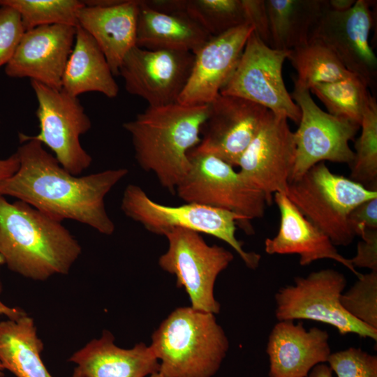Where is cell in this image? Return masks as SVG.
<instances>
[{
  "label": "cell",
  "mask_w": 377,
  "mask_h": 377,
  "mask_svg": "<svg viewBox=\"0 0 377 377\" xmlns=\"http://www.w3.org/2000/svg\"><path fill=\"white\" fill-rule=\"evenodd\" d=\"M253 31V27L246 24L206 41L193 54V68L177 103L209 104L232 75Z\"/></svg>",
  "instance_id": "cell-17"
},
{
  "label": "cell",
  "mask_w": 377,
  "mask_h": 377,
  "mask_svg": "<svg viewBox=\"0 0 377 377\" xmlns=\"http://www.w3.org/2000/svg\"><path fill=\"white\" fill-rule=\"evenodd\" d=\"M209 105L202 138L195 149L237 166L269 110L242 98L221 94Z\"/></svg>",
  "instance_id": "cell-16"
},
{
  "label": "cell",
  "mask_w": 377,
  "mask_h": 377,
  "mask_svg": "<svg viewBox=\"0 0 377 377\" xmlns=\"http://www.w3.org/2000/svg\"><path fill=\"white\" fill-rule=\"evenodd\" d=\"M348 223L355 236L365 230H377V198L353 209L348 216Z\"/></svg>",
  "instance_id": "cell-37"
},
{
  "label": "cell",
  "mask_w": 377,
  "mask_h": 377,
  "mask_svg": "<svg viewBox=\"0 0 377 377\" xmlns=\"http://www.w3.org/2000/svg\"><path fill=\"white\" fill-rule=\"evenodd\" d=\"M291 96L300 110L301 117L297 131L293 132L296 153L290 182L326 161L350 165L354 151L349 142L354 139L360 126L321 110L308 89L294 87Z\"/></svg>",
  "instance_id": "cell-12"
},
{
  "label": "cell",
  "mask_w": 377,
  "mask_h": 377,
  "mask_svg": "<svg viewBox=\"0 0 377 377\" xmlns=\"http://www.w3.org/2000/svg\"><path fill=\"white\" fill-rule=\"evenodd\" d=\"M247 22L258 38L270 47L269 19L265 0H242Z\"/></svg>",
  "instance_id": "cell-36"
},
{
  "label": "cell",
  "mask_w": 377,
  "mask_h": 377,
  "mask_svg": "<svg viewBox=\"0 0 377 377\" xmlns=\"http://www.w3.org/2000/svg\"><path fill=\"white\" fill-rule=\"evenodd\" d=\"M20 144L16 151L19 169L0 182V195L15 198L61 222L72 219L103 235L114 232L105 198L127 175L128 169L73 175L40 142L27 140Z\"/></svg>",
  "instance_id": "cell-1"
},
{
  "label": "cell",
  "mask_w": 377,
  "mask_h": 377,
  "mask_svg": "<svg viewBox=\"0 0 377 377\" xmlns=\"http://www.w3.org/2000/svg\"><path fill=\"white\" fill-rule=\"evenodd\" d=\"M294 134L288 119L269 110L237 166L244 182L272 205L276 193L286 194L295 161Z\"/></svg>",
  "instance_id": "cell-13"
},
{
  "label": "cell",
  "mask_w": 377,
  "mask_h": 377,
  "mask_svg": "<svg viewBox=\"0 0 377 377\" xmlns=\"http://www.w3.org/2000/svg\"><path fill=\"white\" fill-rule=\"evenodd\" d=\"M346 284L341 272L330 268L295 277L293 284L281 288L274 295L276 318L279 321H318L333 326L341 335L353 333L376 341L377 330L354 318L342 307L340 297Z\"/></svg>",
  "instance_id": "cell-7"
},
{
  "label": "cell",
  "mask_w": 377,
  "mask_h": 377,
  "mask_svg": "<svg viewBox=\"0 0 377 377\" xmlns=\"http://www.w3.org/2000/svg\"><path fill=\"white\" fill-rule=\"evenodd\" d=\"M72 377H83L81 374L75 368Z\"/></svg>",
  "instance_id": "cell-44"
},
{
  "label": "cell",
  "mask_w": 377,
  "mask_h": 377,
  "mask_svg": "<svg viewBox=\"0 0 377 377\" xmlns=\"http://www.w3.org/2000/svg\"><path fill=\"white\" fill-rule=\"evenodd\" d=\"M287 59L297 72L294 87L310 90L316 84L334 82L352 73L326 45L316 38L289 50Z\"/></svg>",
  "instance_id": "cell-27"
},
{
  "label": "cell",
  "mask_w": 377,
  "mask_h": 377,
  "mask_svg": "<svg viewBox=\"0 0 377 377\" xmlns=\"http://www.w3.org/2000/svg\"><path fill=\"white\" fill-rule=\"evenodd\" d=\"M2 291V285L0 281V295ZM27 314L22 309L18 307H10L5 304L0 299V315L8 317V319H17Z\"/></svg>",
  "instance_id": "cell-40"
},
{
  "label": "cell",
  "mask_w": 377,
  "mask_h": 377,
  "mask_svg": "<svg viewBox=\"0 0 377 377\" xmlns=\"http://www.w3.org/2000/svg\"><path fill=\"white\" fill-rule=\"evenodd\" d=\"M149 377H166L159 371L155 372L149 376Z\"/></svg>",
  "instance_id": "cell-43"
},
{
  "label": "cell",
  "mask_w": 377,
  "mask_h": 377,
  "mask_svg": "<svg viewBox=\"0 0 377 377\" xmlns=\"http://www.w3.org/2000/svg\"><path fill=\"white\" fill-rule=\"evenodd\" d=\"M273 200L280 212V224L277 234L265 242L267 253L297 254L302 266L321 259H331L345 266L357 278L362 275L350 259L338 252L329 237L309 221L286 194L276 193Z\"/></svg>",
  "instance_id": "cell-20"
},
{
  "label": "cell",
  "mask_w": 377,
  "mask_h": 377,
  "mask_svg": "<svg viewBox=\"0 0 377 377\" xmlns=\"http://www.w3.org/2000/svg\"><path fill=\"white\" fill-rule=\"evenodd\" d=\"M61 89L77 97L87 92H99L117 97L119 87L106 58L94 39L82 27H76L74 45L66 63Z\"/></svg>",
  "instance_id": "cell-24"
},
{
  "label": "cell",
  "mask_w": 377,
  "mask_h": 377,
  "mask_svg": "<svg viewBox=\"0 0 377 377\" xmlns=\"http://www.w3.org/2000/svg\"><path fill=\"white\" fill-rule=\"evenodd\" d=\"M326 6L330 10L343 12L351 8L356 0H325Z\"/></svg>",
  "instance_id": "cell-41"
},
{
  "label": "cell",
  "mask_w": 377,
  "mask_h": 377,
  "mask_svg": "<svg viewBox=\"0 0 377 377\" xmlns=\"http://www.w3.org/2000/svg\"><path fill=\"white\" fill-rule=\"evenodd\" d=\"M372 1L356 0L353 6L337 12L325 6L311 36L326 45L343 66L369 87L376 85L377 58L370 45Z\"/></svg>",
  "instance_id": "cell-15"
},
{
  "label": "cell",
  "mask_w": 377,
  "mask_h": 377,
  "mask_svg": "<svg viewBox=\"0 0 377 377\" xmlns=\"http://www.w3.org/2000/svg\"><path fill=\"white\" fill-rule=\"evenodd\" d=\"M0 252L11 271L35 281L69 273L82 253L64 226L21 200L0 195Z\"/></svg>",
  "instance_id": "cell-2"
},
{
  "label": "cell",
  "mask_w": 377,
  "mask_h": 377,
  "mask_svg": "<svg viewBox=\"0 0 377 377\" xmlns=\"http://www.w3.org/2000/svg\"><path fill=\"white\" fill-rule=\"evenodd\" d=\"M43 343L27 314L0 322V363L16 377H52L42 359Z\"/></svg>",
  "instance_id": "cell-25"
},
{
  "label": "cell",
  "mask_w": 377,
  "mask_h": 377,
  "mask_svg": "<svg viewBox=\"0 0 377 377\" xmlns=\"http://www.w3.org/2000/svg\"><path fill=\"white\" fill-rule=\"evenodd\" d=\"M138 8L139 0H120L106 6L84 4L79 10L78 26L96 42L114 76L135 45Z\"/></svg>",
  "instance_id": "cell-21"
},
{
  "label": "cell",
  "mask_w": 377,
  "mask_h": 377,
  "mask_svg": "<svg viewBox=\"0 0 377 377\" xmlns=\"http://www.w3.org/2000/svg\"><path fill=\"white\" fill-rule=\"evenodd\" d=\"M300 212L334 246H348L355 237L348 216L360 204L377 198L370 189L319 163L289 182L286 194Z\"/></svg>",
  "instance_id": "cell-5"
},
{
  "label": "cell",
  "mask_w": 377,
  "mask_h": 377,
  "mask_svg": "<svg viewBox=\"0 0 377 377\" xmlns=\"http://www.w3.org/2000/svg\"><path fill=\"white\" fill-rule=\"evenodd\" d=\"M269 377H307L317 364L327 362L329 334L318 327L307 330L302 323L279 321L267 341Z\"/></svg>",
  "instance_id": "cell-19"
},
{
  "label": "cell",
  "mask_w": 377,
  "mask_h": 377,
  "mask_svg": "<svg viewBox=\"0 0 377 377\" xmlns=\"http://www.w3.org/2000/svg\"><path fill=\"white\" fill-rule=\"evenodd\" d=\"M0 5L17 10L27 31L51 24L77 27L78 13L84 3L79 0H0Z\"/></svg>",
  "instance_id": "cell-29"
},
{
  "label": "cell",
  "mask_w": 377,
  "mask_h": 377,
  "mask_svg": "<svg viewBox=\"0 0 377 377\" xmlns=\"http://www.w3.org/2000/svg\"><path fill=\"white\" fill-rule=\"evenodd\" d=\"M19 167L20 161L16 152L6 158H0V182L13 175Z\"/></svg>",
  "instance_id": "cell-39"
},
{
  "label": "cell",
  "mask_w": 377,
  "mask_h": 377,
  "mask_svg": "<svg viewBox=\"0 0 377 377\" xmlns=\"http://www.w3.org/2000/svg\"><path fill=\"white\" fill-rule=\"evenodd\" d=\"M209 110V104L188 106L177 102L149 106L123 124L140 168L153 173L172 193L189 170L188 153L200 142Z\"/></svg>",
  "instance_id": "cell-3"
},
{
  "label": "cell",
  "mask_w": 377,
  "mask_h": 377,
  "mask_svg": "<svg viewBox=\"0 0 377 377\" xmlns=\"http://www.w3.org/2000/svg\"><path fill=\"white\" fill-rule=\"evenodd\" d=\"M359 236L362 240L357 245L355 256L350 259V263L355 269L377 272V230H365Z\"/></svg>",
  "instance_id": "cell-35"
},
{
  "label": "cell",
  "mask_w": 377,
  "mask_h": 377,
  "mask_svg": "<svg viewBox=\"0 0 377 377\" xmlns=\"http://www.w3.org/2000/svg\"><path fill=\"white\" fill-rule=\"evenodd\" d=\"M24 32L17 11L10 6L0 5V67L11 59Z\"/></svg>",
  "instance_id": "cell-34"
},
{
  "label": "cell",
  "mask_w": 377,
  "mask_h": 377,
  "mask_svg": "<svg viewBox=\"0 0 377 377\" xmlns=\"http://www.w3.org/2000/svg\"><path fill=\"white\" fill-rule=\"evenodd\" d=\"M190 168L175 189L185 202L219 208L239 216L253 231L249 221L265 214L263 193L247 184L234 167L209 154L192 149Z\"/></svg>",
  "instance_id": "cell-8"
},
{
  "label": "cell",
  "mask_w": 377,
  "mask_h": 377,
  "mask_svg": "<svg viewBox=\"0 0 377 377\" xmlns=\"http://www.w3.org/2000/svg\"><path fill=\"white\" fill-rule=\"evenodd\" d=\"M270 47L290 50L310 40L325 0H265Z\"/></svg>",
  "instance_id": "cell-26"
},
{
  "label": "cell",
  "mask_w": 377,
  "mask_h": 377,
  "mask_svg": "<svg viewBox=\"0 0 377 377\" xmlns=\"http://www.w3.org/2000/svg\"><path fill=\"white\" fill-rule=\"evenodd\" d=\"M150 347L166 377H212L229 348L214 313L191 306L174 310L154 331Z\"/></svg>",
  "instance_id": "cell-4"
},
{
  "label": "cell",
  "mask_w": 377,
  "mask_h": 377,
  "mask_svg": "<svg viewBox=\"0 0 377 377\" xmlns=\"http://www.w3.org/2000/svg\"><path fill=\"white\" fill-rule=\"evenodd\" d=\"M307 377H332V371L329 366L322 363L315 366Z\"/></svg>",
  "instance_id": "cell-42"
},
{
  "label": "cell",
  "mask_w": 377,
  "mask_h": 377,
  "mask_svg": "<svg viewBox=\"0 0 377 377\" xmlns=\"http://www.w3.org/2000/svg\"><path fill=\"white\" fill-rule=\"evenodd\" d=\"M186 12L212 37L249 24L242 0H187Z\"/></svg>",
  "instance_id": "cell-31"
},
{
  "label": "cell",
  "mask_w": 377,
  "mask_h": 377,
  "mask_svg": "<svg viewBox=\"0 0 377 377\" xmlns=\"http://www.w3.org/2000/svg\"><path fill=\"white\" fill-rule=\"evenodd\" d=\"M147 8L163 13H173L186 10L187 0H142Z\"/></svg>",
  "instance_id": "cell-38"
},
{
  "label": "cell",
  "mask_w": 377,
  "mask_h": 377,
  "mask_svg": "<svg viewBox=\"0 0 377 377\" xmlns=\"http://www.w3.org/2000/svg\"><path fill=\"white\" fill-rule=\"evenodd\" d=\"M340 302L354 318L377 330V272L362 274L353 286L342 293Z\"/></svg>",
  "instance_id": "cell-32"
},
{
  "label": "cell",
  "mask_w": 377,
  "mask_h": 377,
  "mask_svg": "<svg viewBox=\"0 0 377 377\" xmlns=\"http://www.w3.org/2000/svg\"><path fill=\"white\" fill-rule=\"evenodd\" d=\"M68 360L76 364L83 377H147L159 370L150 346L140 343L132 348H121L108 330L75 351Z\"/></svg>",
  "instance_id": "cell-22"
},
{
  "label": "cell",
  "mask_w": 377,
  "mask_h": 377,
  "mask_svg": "<svg viewBox=\"0 0 377 377\" xmlns=\"http://www.w3.org/2000/svg\"><path fill=\"white\" fill-rule=\"evenodd\" d=\"M0 377H3V376L1 375V376H0Z\"/></svg>",
  "instance_id": "cell-47"
},
{
  "label": "cell",
  "mask_w": 377,
  "mask_h": 377,
  "mask_svg": "<svg viewBox=\"0 0 377 377\" xmlns=\"http://www.w3.org/2000/svg\"><path fill=\"white\" fill-rule=\"evenodd\" d=\"M337 377H377V357L350 347L331 353L327 362Z\"/></svg>",
  "instance_id": "cell-33"
},
{
  "label": "cell",
  "mask_w": 377,
  "mask_h": 377,
  "mask_svg": "<svg viewBox=\"0 0 377 377\" xmlns=\"http://www.w3.org/2000/svg\"><path fill=\"white\" fill-rule=\"evenodd\" d=\"M3 264H4V261H3V257H2L1 254V252H0V268H1V266L2 265H3Z\"/></svg>",
  "instance_id": "cell-45"
},
{
  "label": "cell",
  "mask_w": 377,
  "mask_h": 377,
  "mask_svg": "<svg viewBox=\"0 0 377 377\" xmlns=\"http://www.w3.org/2000/svg\"><path fill=\"white\" fill-rule=\"evenodd\" d=\"M194 61L191 52L150 50L133 47L119 70L125 89L145 100L149 106L177 102L189 78Z\"/></svg>",
  "instance_id": "cell-14"
},
{
  "label": "cell",
  "mask_w": 377,
  "mask_h": 377,
  "mask_svg": "<svg viewBox=\"0 0 377 377\" xmlns=\"http://www.w3.org/2000/svg\"><path fill=\"white\" fill-rule=\"evenodd\" d=\"M210 36L187 12L163 13L139 0L135 45L150 50H177L194 54Z\"/></svg>",
  "instance_id": "cell-23"
},
{
  "label": "cell",
  "mask_w": 377,
  "mask_h": 377,
  "mask_svg": "<svg viewBox=\"0 0 377 377\" xmlns=\"http://www.w3.org/2000/svg\"><path fill=\"white\" fill-rule=\"evenodd\" d=\"M333 116L360 126L364 110L373 97L367 84L358 76L350 75L310 89Z\"/></svg>",
  "instance_id": "cell-28"
},
{
  "label": "cell",
  "mask_w": 377,
  "mask_h": 377,
  "mask_svg": "<svg viewBox=\"0 0 377 377\" xmlns=\"http://www.w3.org/2000/svg\"><path fill=\"white\" fill-rule=\"evenodd\" d=\"M121 209L124 214L140 223L149 232L165 235L175 228L205 233L223 241L240 256L246 266L256 269L261 256L244 251L236 236L237 226L253 234L237 214L222 209L186 202L168 206L152 200L139 186L128 184L123 193Z\"/></svg>",
  "instance_id": "cell-6"
},
{
  "label": "cell",
  "mask_w": 377,
  "mask_h": 377,
  "mask_svg": "<svg viewBox=\"0 0 377 377\" xmlns=\"http://www.w3.org/2000/svg\"><path fill=\"white\" fill-rule=\"evenodd\" d=\"M288 52L270 47L253 31L220 94L248 100L298 124L300 110L288 91L282 76Z\"/></svg>",
  "instance_id": "cell-11"
},
{
  "label": "cell",
  "mask_w": 377,
  "mask_h": 377,
  "mask_svg": "<svg viewBox=\"0 0 377 377\" xmlns=\"http://www.w3.org/2000/svg\"><path fill=\"white\" fill-rule=\"evenodd\" d=\"M75 34L76 27L64 24L44 25L25 31L14 55L6 65V75L29 77L61 89Z\"/></svg>",
  "instance_id": "cell-18"
},
{
  "label": "cell",
  "mask_w": 377,
  "mask_h": 377,
  "mask_svg": "<svg viewBox=\"0 0 377 377\" xmlns=\"http://www.w3.org/2000/svg\"><path fill=\"white\" fill-rule=\"evenodd\" d=\"M38 101L36 115L39 133L36 135L18 133L20 142L35 140L54 153L59 164L68 172L79 176L87 169L91 156L83 149L80 137L91 127V121L77 97L31 80Z\"/></svg>",
  "instance_id": "cell-9"
},
{
  "label": "cell",
  "mask_w": 377,
  "mask_h": 377,
  "mask_svg": "<svg viewBox=\"0 0 377 377\" xmlns=\"http://www.w3.org/2000/svg\"><path fill=\"white\" fill-rule=\"evenodd\" d=\"M3 368L2 365H1V363H0V376L2 375V371H3Z\"/></svg>",
  "instance_id": "cell-46"
},
{
  "label": "cell",
  "mask_w": 377,
  "mask_h": 377,
  "mask_svg": "<svg viewBox=\"0 0 377 377\" xmlns=\"http://www.w3.org/2000/svg\"><path fill=\"white\" fill-rule=\"evenodd\" d=\"M360 128V135L355 142L349 178L368 188L376 189L377 103L374 96L364 110Z\"/></svg>",
  "instance_id": "cell-30"
},
{
  "label": "cell",
  "mask_w": 377,
  "mask_h": 377,
  "mask_svg": "<svg viewBox=\"0 0 377 377\" xmlns=\"http://www.w3.org/2000/svg\"><path fill=\"white\" fill-rule=\"evenodd\" d=\"M165 236L168 249L158 259L161 268L176 276L177 286L184 288L192 308L219 313L221 306L214 298V287L233 254L223 246L209 245L200 233L191 230L175 228Z\"/></svg>",
  "instance_id": "cell-10"
}]
</instances>
